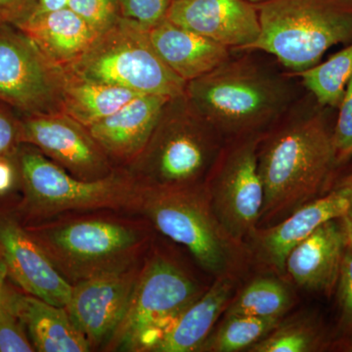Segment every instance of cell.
I'll return each instance as SVG.
<instances>
[{"mask_svg": "<svg viewBox=\"0 0 352 352\" xmlns=\"http://www.w3.org/2000/svg\"><path fill=\"white\" fill-rule=\"evenodd\" d=\"M256 6L261 34L245 51L270 55L289 73L307 71L333 46L352 43V0H266Z\"/></svg>", "mask_w": 352, "mask_h": 352, "instance_id": "5", "label": "cell"}, {"mask_svg": "<svg viewBox=\"0 0 352 352\" xmlns=\"http://www.w3.org/2000/svg\"><path fill=\"white\" fill-rule=\"evenodd\" d=\"M173 0H118L124 19L150 30L166 19Z\"/></svg>", "mask_w": 352, "mask_h": 352, "instance_id": "32", "label": "cell"}, {"mask_svg": "<svg viewBox=\"0 0 352 352\" xmlns=\"http://www.w3.org/2000/svg\"><path fill=\"white\" fill-rule=\"evenodd\" d=\"M20 170L25 208L34 217L135 207L138 185L129 173L113 171L101 179H80L34 150L20 155Z\"/></svg>", "mask_w": 352, "mask_h": 352, "instance_id": "9", "label": "cell"}, {"mask_svg": "<svg viewBox=\"0 0 352 352\" xmlns=\"http://www.w3.org/2000/svg\"><path fill=\"white\" fill-rule=\"evenodd\" d=\"M332 111L307 92L261 136L258 166L263 204L258 228L274 226L335 187L340 166Z\"/></svg>", "mask_w": 352, "mask_h": 352, "instance_id": "1", "label": "cell"}, {"mask_svg": "<svg viewBox=\"0 0 352 352\" xmlns=\"http://www.w3.org/2000/svg\"><path fill=\"white\" fill-rule=\"evenodd\" d=\"M236 284L233 277L215 278L210 288L162 330L150 351H200L235 295Z\"/></svg>", "mask_w": 352, "mask_h": 352, "instance_id": "19", "label": "cell"}, {"mask_svg": "<svg viewBox=\"0 0 352 352\" xmlns=\"http://www.w3.org/2000/svg\"><path fill=\"white\" fill-rule=\"evenodd\" d=\"M22 142L36 146L80 179H101L113 171L87 127L64 113L25 116L21 120Z\"/></svg>", "mask_w": 352, "mask_h": 352, "instance_id": "12", "label": "cell"}, {"mask_svg": "<svg viewBox=\"0 0 352 352\" xmlns=\"http://www.w3.org/2000/svg\"><path fill=\"white\" fill-rule=\"evenodd\" d=\"M141 267L73 285L66 310L90 346L108 342L126 314Z\"/></svg>", "mask_w": 352, "mask_h": 352, "instance_id": "14", "label": "cell"}, {"mask_svg": "<svg viewBox=\"0 0 352 352\" xmlns=\"http://www.w3.org/2000/svg\"><path fill=\"white\" fill-rule=\"evenodd\" d=\"M346 351H352V342L346 347Z\"/></svg>", "mask_w": 352, "mask_h": 352, "instance_id": "41", "label": "cell"}, {"mask_svg": "<svg viewBox=\"0 0 352 352\" xmlns=\"http://www.w3.org/2000/svg\"><path fill=\"white\" fill-rule=\"evenodd\" d=\"M292 75L319 105L337 110L352 78V43L325 62Z\"/></svg>", "mask_w": 352, "mask_h": 352, "instance_id": "26", "label": "cell"}, {"mask_svg": "<svg viewBox=\"0 0 352 352\" xmlns=\"http://www.w3.org/2000/svg\"><path fill=\"white\" fill-rule=\"evenodd\" d=\"M281 320L247 315H224L223 321L212 331L200 351H248L276 327Z\"/></svg>", "mask_w": 352, "mask_h": 352, "instance_id": "27", "label": "cell"}, {"mask_svg": "<svg viewBox=\"0 0 352 352\" xmlns=\"http://www.w3.org/2000/svg\"><path fill=\"white\" fill-rule=\"evenodd\" d=\"M170 99L138 95L118 112L87 129L109 159L131 164L144 149Z\"/></svg>", "mask_w": 352, "mask_h": 352, "instance_id": "18", "label": "cell"}, {"mask_svg": "<svg viewBox=\"0 0 352 352\" xmlns=\"http://www.w3.org/2000/svg\"><path fill=\"white\" fill-rule=\"evenodd\" d=\"M205 292L173 261L154 252L141 267L122 322L108 351H150L166 326Z\"/></svg>", "mask_w": 352, "mask_h": 352, "instance_id": "8", "label": "cell"}, {"mask_svg": "<svg viewBox=\"0 0 352 352\" xmlns=\"http://www.w3.org/2000/svg\"><path fill=\"white\" fill-rule=\"evenodd\" d=\"M67 6L99 34L120 17L118 0H68Z\"/></svg>", "mask_w": 352, "mask_h": 352, "instance_id": "31", "label": "cell"}, {"mask_svg": "<svg viewBox=\"0 0 352 352\" xmlns=\"http://www.w3.org/2000/svg\"><path fill=\"white\" fill-rule=\"evenodd\" d=\"M7 298L24 325L34 351L87 352L91 349L85 335L74 325L66 308L28 294L7 291Z\"/></svg>", "mask_w": 352, "mask_h": 352, "instance_id": "22", "label": "cell"}, {"mask_svg": "<svg viewBox=\"0 0 352 352\" xmlns=\"http://www.w3.org/2000/svg\"><path fill=\"white\" fill-rule=\"evenodd\" d=\"M14 171L6 157H0V194L6 193L12 186Z\"/></svg>", "mask_w": 352, "mask_h": 352, "instance_id": "35", "label": "cell"}, {"mask_svg": "<svg viewBox=\"0 0 352 352\" xmlns=\"http://www.w3.org/2000/svg\"><path fill=\"white\" fill-rule=\"evenodd\" d=\"M21 143V120L0 104V157L13 154Z\"/></svg>", "mask_w": 352, "mask_h": 352, "instance_id": "33", "label": "cell"}, {"mask_svg": "<svg viewBox=\"0 0 352 352\" xmlns=\"http://www.w3.org/2000/svg\"><path fill=\"white\" fill-rule=\"evenodd\" d=\"M263 134L226 141L204 182L215 217L234 239L247 243L258 228L263 186L258 166Z\"/></svg>", "mask_w": 352, "mask_h": 352, "instance_id": "10", "label": "cell"}, {"mask_svg": "<svg viewBox=\"0 0 352 352\" xmlns=\"http://www.w3.org/2000/svg\"><path fill=\"white\" fill-rule=\"evenodd\" d=\"M27 230L72 285L133 267L149 241L140 226L113 219L69 220Z\"/></svg>", "mask_w": 352, "mask_h": 352, "instance_id": "6", "label": "cell"}, {"mask_svg": "<svg viewBox=\"0 0 352 352\" xmlns=\"http://www.w3.org/2000/svg\"><path fill=\"white\" fill-rule=\"evenodd\" d=\"M138 95L141 94L127 88L90 82L67 73L62 112L89 127L118 112Z\"/></svg>", "mask_w": 352, "mask_h": 352, "instance_id": "23", "label": "cell"}, {"mask_svg": "<svg viewBox=\"0 0 352 352\" xmlns=\"http://www.w3.org/2000/svg\"><path fill=\"white\" fill-rule=\"evenodd\" d=\"M0 258L9 275L28 295L66 307L73 285L55 267L27 228L10 217H0Z\"/></svg>", "mask_w": 352, "mask_h": 352, "instance_id": "15", "label": "cell"}, {"mask_svg": "<svg viewBox=\"0 0 352 352\" xmlns=\"http://www.w3.org/2000/svg\"><path fill=\"white\" fill-rule=\"evenodd\" d=\"M32 351H36L24 325L8 302L6 289L0 307V352Z\"/></svg>", "mask_w": 352, "mask_h": 352, "instance_id": "30", "label": "cell"}, {"mask_svg": "<svg viewBox=\"0 0 352 352\" xmlns=\"http://www.w3.org/2000/svg\"><path fill=\"white\" fill-rule=\"evenodd\" d=\"M226 140L184 94L163 109L143 151L127 173L139 186L185 188L203 185Z\"/></svg>", "mask_w": 352, "mask_h": 352, "instance_id": "4", "label": "cell"}, {"mask_svg": "<svg viewBox=\"0 0 352 352\" xmlns=\"http://www.w3.org/2000/svg\"><path fill=\"white\" fill-rule=\"evenodd\" d=\"M38 0H0V25L19 24L36 12Z\"/></svg>", "mask_w": 352, "mask_h": 352, "instance_id": "34", "label": "cell"}, {"mask_svg": "<svg viewBox=\"0 0 352 352\" xmlns=\"http://www.w3.org/2000/svg\"><path fill=\"white\" fill-rule=\"evenodd\" d=\"M330 336L321 317L311 312L282 319L276 327L254 344L249 352H315L331 346Z\"/></svg>", "mask_w": 352, "mask_h": 352, "instance_id": "24", "label": "cell"}, {"mask_svg": "<svg viewBox=\"0 0 352 352\" xmlns=\"http://www.w3.org/2000/svg\"><path fill=\"white\" fill-rule=\"evenodd\" d=\"M333 138L340 170L352 160V78L337 109Z\"/></svg>", "mask_w": 352, "mask_h": 352, "instance_id": "28", "label": "cell"}, {"mask_svg": "<svg viewBox=\"0 0 352 352\" xmlns=\"http://www.w3.org/2000/svg\"><path fill=\"white\" fill-rule=\"evenodd\" d=\"M346 245L352 248V207L340 219Z\"/></svg>", "mask_w": 352, "mask_h": 352, "instance_id": "36", "label": "cell"}, {"mask_svg": "<svg viewBox=\"0 0 352 352\" xmlns=\"http://www.w3.org/2000/svg\"><path fill=\"white\" fill-rule=\"evenodd\" d=\"M66 72L90 82L168 98L182 96L187 85L159 56L149 30L122 16Z\"/></svg>", "mask_w": 352, "mask_h": 352, "instance_id": "7", "label": "cell"}, {"mask_svg": "<svg viewBox=\"0 0 352 352\" xmlns=\"http://www.w3.org/2000/svg\"><path fill=\"white\" fill-rule=\"evenodd\" d=\"M295 300L288 285L276 277L259 276L234 295L224 315L283 319Z\"/></svg>", "mask_w": 352, "mask_h": 352, "instance_id": "25", "label": "cell"}, {"mask_svg": "<svg viewBox=\"0 0 352 352\" xmlns=\"http://www.w3.org/2000/svg\"><path fill=\"white\" fill-rule=\"evenodd\" d=\"M150 39L166 66L185 82L207 75L233 51L212 39L164 19L149 30Z\"/></svg>", "mask_w": 352, "mask_h": 352, "instance_id": "21", "label": "cell"}, {"mask_svg": "<svg viewBox=\"0 0 352 352\" xmlns=\"http://www.w3.org/2000/svg\"><path fill=\"white\" fill-rule=\"evenodd\" d=\"M349 183H352V160L340 170L335 187L340 186V185L349 184ZM335 187H333V188H335Z\"/></svg>", "mask_w": 352, "mask_h": 352, "instance_id": "38", "label": "cell"}, {"mask_svg": "<svg viewBox=\"0 0 352 352\" xmlns=\"http://www.w3.org/2000/svg\"><path fill=\"white\" fill-rule=\"evenodd\" d=\"M166 18L233 52L247 50L261 34L258 8L248 0H173Z\"/></svg>", "mask_w": 352, "mask_h": 352, "instance_id": "16", "label": "cell"}, {"mask_svg": "<svg viewBox=\"0 0 352 352\" xmlns=\"http://www.w3.org/2000/svg\"><path fill=\"white\" fill-rule=\"evenodd\" d=\"M15 28L64 71L78 61L100 34L68 6L34 12Z\"/></svg>", "mask_w": 352, "mask_h": 352, "instance_id": "20", "label": "cell"}, {"mask_svg": "<svg viewBox=\"0 0 352 352\" xmlns=\"http://www.w3.org/2000/svg\"><path fill=\"white\" fill-rule=\"evenodd\" d=\"M340 308L339 329L342 337V349L352 342V248L346 245L337 287Z\"/></svg>", "mask_w": 352, "mask_h": 352, "instance_id": "29", "label": "cell"}, {"mask_svg": "<svg viewBox=\"0 0 352 352\" xmlns=\"http://www.w3.org/2000/svg\"><path fill=\"white\" fill-rule=\"evenodd\" d=\"M133 210L147 217L164 236L184 245L214 278L238 280L252 263L248 245L234 239L215 217L204 184L185 188L138 185Z\"/></svg>", "mask_w": 352, "mask_h": 352, "instance_id": "3", "label": "cell"}, {"mask_svg": "<svg viewBox=\"0 0 352 352\" xmlns=\"http://www.w3.org/2000/svg\"><path fill=\"white\" fill-rule=\"evenodd\" d=\"M351 207L352 183H349L305 204L274 226L256 229L245 243L252 261L279 276L286 275L285 261L289 252L322 224L340 219Z\"/></svg>", "mask_w": 352, "mask_h": 352, "instance_id": "13", "label": "cell"}, {"mask_svg": "<svg viewBox=\"0 0 352 352\" xmlns=\"http://www.w3.org/2000/svg\"><path fill=\"white\" fill-rule=\"evenodd\" d=\"M207 75L187 82L185 96L224 140L263 134L302 98L300 80L258 57L236 51Z\"/></svg>", "mask_w": 352, "mask_h": 352, "instance_id": "2", "label": "cell"}, {"mask_svg": "<svg viewBox=\"0 0 352 352\" xmlns=\"http://www.w3.org/2000/svg\"><path fill=\"white\" fill-rule=\"evenodd\" d=\"M7 276V271L6 266L0 261V307L3 303L4 298H6V277Z\"/></svg>", "mask_w": 352, "mask_h": 352, "instance_id": "39", "label": "cell"}, {"mask_svg": "<svg viewBox=\"0 0 352 352\" xmlns=\"http://www.w3.org/2000/svg\"><path fill=\"white\" fill-rule=\"evenodd\" d=\"M68 0H38V8L36 12L56 10L67 6Z\"/></svg>", "mask_w": 352, "mask_h": 352, "instance_id": "37", "label": "cell"}, {"mask_svg": "<svg viewBox=\"0 0 352 352\" xmlns=\"http://www.w3.org/2000/svg\"><path fill=\"white\" fill-rule=\"evenodd\" d=\"M346 248L340 219L325 222L289 252L285 261L286 274L300 288L332 295Z\"/></svg>", "mask_w": 352, "mask_h": 352, "instance_id": "17", "label": "cell"}, {"mask_svg": "<svg viewBox=\"0 0 352 352\" xmlns=\"http://www.w3.org/2000/svg\"><path fill=\"white\" fill-rule=\"evenodd\" d=\"M66 78L24 32L0 25V102L25 116L63 113Z\"/></svg>", "mask_w": 352, "mask_h": 352, "instance_id": "11", "label": "cell"}, {"mask_svg": "<svg viewBox=\"0 0 352 352\" xmlns=\"http://www.w3.org/2000/svg\"><path fill=\"white\" fill-rule=\"evenodd\" d=\"M248 1L252 2L254 4H259L263 3V2L266 1V0H248Z\"/></svg>", "mask_w": 352, "mask_h": 352, "instance_id": "40", "label": "cell"}]
</instances>
